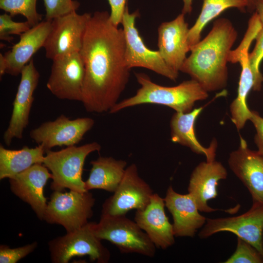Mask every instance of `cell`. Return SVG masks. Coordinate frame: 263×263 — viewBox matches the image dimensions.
<instances>
[{"mask_svg": "<svg viewBox=\"0 0 263 263\" xmlns=\"http://www.w3.org/2000/svg\"><path fill=\"white\" fill-rule=\"evenodd\" d=\"M94 230L99 239L111 242L122 253H136L149 257L155 254L156 246L147 234L126 215L102 214L99 222L95 223Z\"/></svg>", "mask_w": 263, "mask_h": 263, "instance_id": "5", "label": "cell"}, {"mask_svg": "<svg viewBox=\"0 0 263 263\" xmlns=\"http://www.w3.org/2000/svg\"><path fill=\"white\" fill-rule=\"evenodd\" d=\"M255 12L257 13L263 26V2L257 7Z\"/></svg>", "mask_w": 263, "mask_h": 263, "instance_id": "38", "label": "cell"}, {"mask_svg": "<svg viewBox=\"0 0 263 263\" xmlns=\"http://www.w3.org/2000/svg\"><path fill=\"white\" fill-rule=\"evenodd\" d=\"M164 198L153 193L148 205L137 210L134 221L147 234L156 247L166 249L175 243L172 224L165 211Z\"/></svg>", "mask_w": 263, "mask_h": 263, "instance_id": "19", "label": "cell"}, {"mask_svg": "<svg viewBox=\"0 0 263 263\" xmlns=\"http://www.w3.org/2000/svg\"><path fill=\"white\" fill-rule=\"evenodd\" d=\"M52 60L48 89L59 99L81 102L85 68L79 52Z\"/></svg>", "mask_w": 263, "mask_h": 263, "instance_id": "13", "label": "cell"}, {"mask_svg": "<svg viewBox=\"0 0 263 263\" xmlns=\"http://www.w3.org/2000/svg\"><path fill=\"white\" fill-rule=\"evenodd\" d=\"M92 14H78L76 11L51 20V27L43 47L45 56L53 60L79 52Z\"/></svg>", "mask_w": 263, "mask_h": 263, "instance_id": "9", "label": "cell"}, {"mask_svg": "<svg viewBox=\"0 0 263 263\" xmlns=\"http://www.w3.org/2000/svg\"><path fill=\"white\" fill-rule=\"evenodd\" d=\"M164 199L165 207L172 216L175 237H193L198 229L205 225L207 218L199 213L195 202L188 193L180 194L170 186Z\"/></svg>", "mask_w": 263, "mask_h": 263, "instance_id": "21", "label": "cell"}, {"mask_svg": "<svg viewBox=\"0 0 263 263\" xmlns=\"http://www.w3.org/2000/svg\"><path fill=\"white\" fill-rule=\"evenodd\" d=\"M37 0H0V8L13 17L23 16L32 27L41 21L42 15L36 8Z\"/></svg>", "mask_w": 263, "mask_h": 263, "instance_id": "27", "label": "cell"}, {"mask_svg": "<svg viewBox=\"0 0 263 263\" xmlns=\"http://www.w3.org/2000/svg\"><path fill=\"white\" fill-rule=\"evenodd\" d=\"M94 224L88 222L79 229L50 241L48 245L52 262L67 263L74 257L88 255L91 261L108 263L110 252L96 236Z\"/></svg>", "mask_w": 263, "mask_h": 263, "instance_id": "6", "label": "cell"}, {"mask_svg": "<svg viewBox=\"0 0 263 263\" xmlns=\"http://www.w3.org/2000/svg\"><path fill=\"white\" fill-rule=\"evenodd\" d=\"M7 64L3 55L0 54V78L6 73Z\"/></svg>", "mask_w": 263, "mask_h": 263, "instance_id": "37", "label": "cell"}, {"mask_svg": "<svg viewBox=\"0 0 263 263\" xmlns=\"http://www.w3.org/2000/svg\"><path fill=\"white\" fill-rule=\"evenodd\" d=\"M200 107L188 113L175 112L170 122L171 140L189 148L193 152L204 155L207 161L215 160L217 143L215 139L207 148L203 146L196 138L195 124L197 117L203 110Z\"/></svg>", "mask_w": 263, "mask_h": 263, "instance_id": "23", "label": "cell"}, {"mask_svg": "<svg viewBox=\"0 0 263 263\" xmlns=\"http://www.w3.org/2000/svg\"><path fill=\"white\" fill-rule=\"evenodd\" d=\"M231 8L245 12L247 2L245 0H204L198 18L189 29L188 40L190 48L200 40L203 29L210 21Z\"/></svg>", "mask_w": 263, "mask_h": 263, "instance_id": "26", "label": "cell"}, {"mask_svg": "<svg viewBox=\"0 0 263 263\" xmlns=\"http://www.w3.org/2000/svg\"><path fill=\"white\" fill-rule=\"evenodd\" d=\"M101 148L98 143L93 142L58 151L46 150L43 164L52 175L51 188L60 191L65 188L80 192L87 191L82 178L84 162L89 154L99 151Z\"/></svg>", "mask_w": 263, "mask_h": 263, "instance_id": "4", "label": "cell"}, {"mask_svg": "<svg viewBox=\"0 0 263 263\" xmlns=\"http://www.w3.org/2000/svg\"><path fill=\"white\" fill-rule=\"evenodd\" d=\"M20 80L13 103L8 126L3 139L9 146L14 138L22 139L24 129L29 124L30 113L34 100V93L38 85L39 74L32 59L21 72Z\"/></svg>", "mask_w": 263, "mask_h": 263, "instance_id": "15", "label": "cell"}, {"mask_svg": "<svg viewBox=\"0 0 263 263\" xmlns=\"http://www.w3.org/2000/svg\"><path fill=\"white\" fill-rule=\"evenodd\" d=\"M51 27V20L41 21L20 36L19 41L3 55L7 64L6 73L13 76L20 74L24 66L41 47Z\"/></svg>", "mask_w": 263, "mask_h": 263, "instance_id": "22", "label": "cell"}, {"mask_svg": "<svg viewBox=\"0 0 263 263\" xmlns=\"http://www.w3.org/2000/svg\"><path fill=\"white\" fill-rule=\"evenodd\" d=\"M111 8L110 18L115 25L121 23L127 0H107Z\"/></svg>", "mask_w": 263, "mask_h": 263, "instance_id": "34", "label": "cell"}, {"mask_svg": "<svg viewBox=\"0 0 263 263\" xmlns=\"http://www.w3.org/2000/svg\"><path fill=\"white\" fill-rule=\"evenodd\" d=\"M139 15L138 11L130 13L128 5L126 6L121 23L125 38L126 65L130 69L133 67L146 68L176 81L179 74L167 65L158 51L150 49L144 43L135 25Z\"/></svg>", "mask_w": 263, "mask_h": 263, "instance_id": "8", "label": "cell"}, {"mask_svg": "<svg viewBox=\"0 0 263 263\" xmlns=\"http://www.w3.org/2000/svg\"><path fill=\"white\" fill-rule=\"evenodd\" d=\"M94 121L90 117L70 119L64 114L54 121L42 123L30 132L31 138L43 146L45 151L56 146H75L93 127Z\"/></svg>", "mask_w": 263, "mask_h": 263, "instance_id": "14", "label": "cell"}, {"mask_svg": "<svg viewBox=\"0 0 263 263\" xmlns=\"http://www.w3.org/2000/svg\"><path fill=\"white\" fill-rule=\"evenodd\" d=\"M135 76L140 88L133 96L118 102L110 113L145 104L164 105L175 112L188 113L193 110L197 101L205 100L208 96V92L192 79L175 86L166 87L153 82L145 74L136 73Z\"/></svg>", "mask_w": 263, "mask_h": 263, "instance_id": "3", "label": "cell"}, {"mask_svg": "<svg viewBox=\"0 0 263 263\" xmlns=\"http://www.w3.org/2000/svg\"><path fill=\"white\" fill-rule=\"evenodd\" d=\"M32 27L30 23L25 22H16L12 17L5 13L0 15V39L10 42L13 38L11 35L20 36Z\"/></svg>", "mask_w": 263, "mask_h": 263, "instance_id": "31", "label": "cell"}, {"mask_svg": "<svg viewBox=\"0 0 263 263\" xmlns=\"http://www.w3.org/2000/svg\"><path fill=\"white\" fill-rule=\"evenodd\" d=\"M45 150L38 145L35 148L24 146L12 150L0 146V179L11 178L36 164H43Z\"/></svg>", "mask_w": 263, "mask_h": 263, "instance_id": "25", "label": "cell"}, {"mask_svg": "<svg viewBox=\"0 0 263 263\" xmlns=\"http://www.w3.org/2000/svg\"><path fill=\"white\" fill-rule=\"evenodd\" d=\"M225 263H263V256L252 245L237 237L236 250Z\"/></svg>", "mask_w": 263, "mask_h": 263, "instance_id": "28", "label": "cell"}, {"mask_svg": "<svg viewBox=\"0 0 263 263\" xmlns=\"http://www.w3.org/2000/svg\"><path fill=\"white\" fill-rule=\"evenodd\" d=\"M153 194L150 185L139 176L136 165L132 164L126 168L113 194L103 203L102 214L126 215L132 209H144Z\"/></svg>", "mask_w": 263, "mask_h": 263, "instance_id": "11", "label": "cell"}, {"mask_svg": "<svg viewBox=\"0 0 263 263\" xmlns=\"http://www.w3.org/2000/svg\"><path fill=\"white\" fill-rule=\"evenodd\" d=\"M90 164L92 168L85 182L86 190L101 189L114 192L124 175L127 162L112 157L100 156Z\"/></svg>", "mask_w": 263, "mask_h": 263, "instance_id": "24", "label": "cell"}, {"mask_svg": "<svg viewBox=\"0 0 263 263\" xmlns=\"http://www.w3.org/2000/svg\"><path fill=\"white\" fill-rule=\"evenodd\" d=\"M122 28L107 11L92 15L79 54L85 68L81 102L87 112H110L118 102L130 77Z\"/></svg>", "mask_w": 263, "mask_h": 263, "instance_id": "1", "label": "cell"}, {"mask_svg": "<svg viewBox=\"0 0 263 263\" xmlns=\"http://www.w3.org/2000/svg\"><path fill=\"white\" fill-rule=\"evenodd\" d=\"M228 164L250 192L253 203L263 204V156L249 149L240 137L239 146L230 153Z\"/></svg>", "mask_w": 263, "mask_h": 263, "instance_id": "16", "label": "cell"}, {"mask_svg": "<svg viewBox=\"0 0 263 263\" xmlns=\"http://www.w3.org/2000/svg\"><path fill=\"white\" fill-rule=\"evenodd\" d=\"M185 15L181 13L173 20L162 23L158 29V51L167 65L178 74L190 50Z\"/></svg>", "mask_w": 263, "mask_h": 263, "instance_id": "17", "label": "cell"}, {"mask_svg": "<svg viewBox=\"0 0 263 263\" xmlns=\"http://www.w3.org/2000/svg\"><path fill=\"white\" fill-rule=\"evenodd\" d=\"M262 246H263V239H262Z\"/></svg>", "mask_w": 263, "mask_h": 263, "instance_id": "39", "label": "cell"}, {"mask_svg": "<svg viewBox=\"0 0 263 263\" xmlns=\"http://www.w3.org/2000/svg\"><path fill=\"white\" fill-rule=\"evenodd\" d=\"M45 10V20L54 19L76 11L80 3L75 0H43Z\"/></svg>", "mask_w": 263, "mask_h": 263, "instance_id": "30", "label": "cell"}, {"mask_svg": "<svg viewBox=\"0 0 263 263\" xmlns=\"http://www.w3.org/2000/svg\"><path fill=\"white\" fill-rule=\"evenodd\" d=\"M247 2V11L254 12L257 7L263 2V0H245Z\"/></svg>", "mask_w": 263, "mask_h": 263, "instance_id": "35", "label": "cell"}, {"mask_svg": "<svg viewBox=\"0 0 263 263\" xmlns=\"http://www.w3.org/2000/svg\"><path fill=\"white\" fill-rule=\"evenodd\" d=\"M52 175L43 164H36L9 179L10 189L28 204L40 220H43L47 206L43 188Z\"/></svg>", "mask_w": 263, "mask_h": 263, "instance_id": "18", "label": "cell"}, {"mask_svg": "<svg viewBox=\"0 0 263 263\" xmlns=\"http://www.w3.org/2000/svg\"><path fill=\"white\" fill-rule=\"evenodd\" d=\"M249 120L256 129L254 141L258 149L257 151L263 156V117L257 112L251 111Z\"/></svg>", "mask_w": 263, "mask_h": 263, "instance_id": "33", "label": "cell"}, {"mask_svg": "<svg viewBox=\"0 0 263 263\" xmlns=\"http://www.w3.org/2000/svg\"><path fill=\"white\" fill-rule=\"evenodd\" d=\"M37 246V243L15 248H11L6 245L0 246V263H16L32 252Z\"/></svg>", "mask_w": 263, "mask_h": 263, "instance_id": "32", "label": "cell"}, {"mask_svg": "<svg viewBox=\"0 0 263 263\" xmlns=\"http://www.w3.org/2000/svg\"><path fill=\"white\" fill-rule=\"evenodd\" d=\"M95 198L89 191H54L47 203L43 220L63 226L67 232L75 231L88 223L93 215Z\"/></svg>", "mask_w": 263, "mask_h": 263, "instance_id": "7", "label": "cell"}, {"mask_svg": "<svg viewBox=\"0 0 263 263\" xmlns=\"http://www.w3.org/2000/svg\"><path fill=\"white\" fill-rule=\"evenodd\" d=\"M223 231L234 234L252 245L263 256V204L253 203L250 209L237 216L207 218L199 236L206 239Z\"/></svg>", "mask_w": 263, "mask_h": 263, "instance_id": "10", "label": "cell"}, {"mask_svg": "<svg viewBox=\"0 0 263 263\" xmlns=\"http://www.w3.org/2000/svg\"><path fill=\"white\" fill-rule=\"evenodd\" d=\"M227 176L226 169L215 160L202 162L192 171L188 186V193L195 202L200 211L211 212L217 210L210 207L207 202L218 195L219 182Z\"/></svg>", "mask_w": 263, "mask_h": 263, "instance_id": "20", "label": "cell"}, {"mask_svg": "<svg viewBox=\"0 0 263 263\" xmlns=\"http://www.w3.org/2000/svg\"><path fill=\"white\" fill-rule=\"evenodd\" d=\"M258 31L256 26L249 25L239 46L231 51L228 57V62L239 63L241 67L237 95L230 105L231 119L238 130L244 128L251 115L246 99L250 90L253 89L255 77L249 62L248 50Z\"/></svg>", "mask_w": 263, "mask_h": 263, "instance_id": "12", "label": "cell"}, {"mask_svg": "<svg viewBox=\"0 0 263 263\" xmlns=\"http://www.w3.org/2000/svg\"><path fill=\"white\" fill-rule=\"evenodd\" d=\"M183 7L182 13L185 15L191 13L192 10L193 0H183Z\"/></svg>", "mask_w": 263, "mask_h": 263, "instance_id": "36", "label": "cell"}, {"mask_svg": "<svg viewBox=\"0 0 263 263\" xmlns=\"http://www.w3.org/2000/svg\"><path fill=\"white\" fill-rule=\"evenodd\" d=\"M237 38L229 19H216L207 36L191 47L180 72L190 75L208 92L224 89L227 83L229 55Z\"/></svg>", "mask_w": 263, "mask_h": 263, "instance_id": "2", "label": "cell"}, {"mask_svg": "<svg viewBox=\"0 0 263 263\" xmlns=\"http://www.w3.org/2000/svg\"><path fill=\"white\" fill-rule=\"evenodd\" d=\"M255 39V45L253 50L248 54V60L255 77L253 90L259 91L263 82V76L259 70L260 63L263 59V27L257 33Z\"/></svg>", "mask_w": 263, "mask_h": 263, "instance_id": "29", "label": "cell"}]
</instances>
